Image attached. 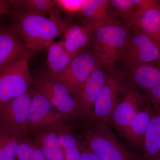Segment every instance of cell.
<instances>
[{
    "label": "cell",
    "instance_id": "obj_1",
    "mask_svg": "<svg viewBox=\"0 0 160 160\" xmlns=\"http://www.w3.org/2000/svg\"><path fill=\"white\" fill-rule=\"evenodd\" d=\"M10 28L30 51L42 50L71 25L61 14L47 16L23 9L13 10Z\"/></svg>",
    "mask_w": 160,
    "mask_h": 160
},
{
    "label": "cell",
    "instance_id": "obj_2",
    "mask_svg": "<svg viewBox=\"0 0 160 160\" xmlns=\"http://www.w3.org/2000/svg\"><path fill=\"white\" fill-rule=\"evenodd\" d=\"M129 29L126 24L117 20L95 29L91 42L92 50L99 59L101 66L112 70L129 35Z\"/></svg>",
    "mask_w": 160,
    "mask_h": 160
},
{
    "label": "cell",
    "instance_id": "obj_3",
    "mask_svg": "<svg viewBox=\"0 0 160 160\" xmlns=\"http://www.w3.org/2000/svg\"><path fill=\"white\" fill-rule=\"evenodd\" d=\"M118 61L129 72L138 66L160 62V49L146 35L129 29Z\"/></svg>",
    "mask_w": 160,
    "mask_h": 160
},
{
    "label": "cell",
    "instance_id": "obj_4",
    "mask_svg": "<svg viewBox=\"0 0 160 160\" xmlns=\"http://www.w3.org/2000/svg\"><path fill=\"white\" fill-rule=\"evenodd\" d=\"M29 56L0 71V110L12 100L29 91L32 78L29 69Z\"/></svg>",
    "mask_w": 160,
    "mask_h": 160
},
{
    "label": "cell",
    "instance_id": "obj_5",
    "mask_svg": "<svg viewBox=\"0 0 160 160\" xmlns=\"http://www.w3.org/2000/svg\"><path fill=\"white\" fill-rule=\"evenodd\" d=\"M101 66L99 59L92 49L73 58L62 74L56 79L75 97L80 93L92 72Z\"/></svg>",
    "mask_w": 160,
    "mask_h": 160
},
{
    "label": "cell",
    "instance_id": "obj_6",
    "mask_svg": "<svg viewBox=\"0 0 160 160\" xmlns=\"http://www.w3.org/2000/svg\"><path fill=\"white\" fill-rule=\"evenodd\" d=\"M34 89L45 97L52 105L62 114L72 115L78 111L74 97L63 84L42 72L32 78Z\"/></svg>",
    "mask_w": 160,
    "mask_h": 160
},
{
    "label": "cell",
    "instance_id": "obj_7",
    "mask_svg": "<svg viewBox=\"0 0 160 160\" xmlns=\"http://www.w3.org/2000/svg\"><path fill=\"white\" fill-rule=\"evenodd\" d=\"M129 87L123 72L111 70L95 103L94 116L103 121L111 120L115 109Z\"/></svg>",
    "mask_w": 160,
    "mask_h": 160
},
{
    "label": "cell",
    "instance_id": "obj_8",
    "mask_svg": "<svg viewBox=\"0 0 160 160\" xmlns=\"http://www.w3.org/2000/svg\"><path fill=\"white\" fill-rule=\"evenodd\" d=\"M89 150L101 160H134L106 125H100L87 136Z\"/></svg>",
    "mask_w": 160,
    "mask_h": 160
},
{
    "label": "cell",
    "instance_id": "obj_9",
    "mask_svg": "<svg viewBox=\"0 0 160 160\" xmlns=\"http://www.w3.org/2000/svg\"><path fill=\"white\" fill-rule=\"evenodd\" d=\"M65 115L55 109L42 93L34 89L27 118V129H35L56 125L64 120Z\"/></svg>",
    "mask_w": 160,
    "mask_h": 160
},
{
    "label": "cell",
    "instance_id": "obj_10",
    "mask_svg": "<svg viewBox=\"0 0 160 160\" xmlns=\"http://www.w3.org/2000/svg\"><path fill=\"white\" fill-rule=\"evenodd\" d=\"M32 91L12 100L0 110V125L21 135L27 130V118Z\"/></svg>",
    "mask_w": 160,
    "mask_h": 160
},
{
    "label": "cell",
    "instance_id": "obj_11",
    "mask_svg": "<svg viewBox=\"0 0 160 160\" xmlns=\"http://www.w3.org/2000/svg\"><path fill=\"white\" fill-rule=\"evenodd\" d=\"M110 71L99 66L92 72L80 93L74 97L78 111L87 117L93 113L95 103Z\"/></svg>",
    "mask_w": 160,
    "mask_h": 160
},
{
    "label": "cell",
    "instance_id": "obj_12",
    "mask_svg": "<svg viewBox=\"0 0 160 160\" xmlns=\"http://www.w3.org/2000/svg\"><path fill=\"white\" fill-rule=\"evenodd\" d=\"M145 98L138 89L129 87L112 116L111 120L118 130L123 132L138 112L146 107Z\"/></svg>",
    "mask_w": 160,
    "mask_h": 160
},
{
    "label": "cell",
    "instance_id": "obj_13",
    "mask_svg": "<svg viewBox=\"0 0 160 160\" xmlns=\"http://www.w3.org/2000/svg\"><path fill=\"white\" fill-rule=\"evenodd\" d=\"M30 50L10 28L0 29V71L12 63L30 55Z\"/></svg>",
    "mask_w": 160,
    "mask_h": 160
},
{
    "label": "cell",
    "instance_id": "obj_14",
    "mask_svg": "<svg viewBox=\"0 0 160 160\" xmlns=\"http://www.w3.org/2000/svg\"><path fill=\"white\" fill-rule=\"evenodd\" d=\"M129 29L146 35L160 49V5L136 12L126 24Z\"/></svg>",
    "mask_w": 160,
    "mask_h": 160
},
{
    "label": "cell",
    "instance_id": "obj_15",
    "mask_svg": "<svg viewBox=\"0 0 160 160\" xmlns=\"http://www.w3.org/2000/svg\"><path fill=\"white\" fill-rule=\"evenodd\" d=\"M101 25H71L63 34L66 51L75 57L86 50L94 30Z\"/></svg>",
    "mask_w": 160,
    "mask_h": 160
},
{
    "label": "cell",
    "instance_id": "obj_16",
    "mask_svg": "<svg viewBox=\"0 0 160 160\" xmlns=\"http://www.w3.org/2000/svg\"><path fill=\"white\" fill-rule=\"evenodd\" d=\"M78 15L83 25H102L116 20L110 12L108 0H85Z\"/></svg>",
    "mask_w": 160,
    "mask_h": 160
},
{
    "label": "cell",
    "instance_id": "obj_17",
    "mask_svg": "<svg viewBox=\"0 0 160 160\" xmlns=\"http://www.w3.org/2000/svg\"><path fill=\"white\" fill-rule=\"evenodd\" d=\"M47 73L57 79L62 74L75 57L66 51L63 40L53 42L46 47Z\"/></svg>",
    "mask_w": 160,
    "mask_h": 160
},
{
    "label": "cell",
    "instance_id": "obj_18",
    "mask_svg": "<svg viewBox=\"0 0 160 160\" xmlns=\"http://www.w3.org/2000/svg\"><path fill=\"white\" fill-rule=\"evenodd\" d=\"M152 109L146 106L140 110L122 132L125 137L131 143L143 145L149 122L155 112Z\"/></svg>",
    "mask_w": 160,
    "mask_h": 160
},
{
    "label": "cell",
    "instance_id": "obj_19",
    "mask_svg": "<svg viewBox=\"0 0 160 160\" xmlns=\"http://www.w3.org/2000/svg\"><path fill=\"white\" fill-rule=\"evenodd\" d=\"M129 73L131 81L140 88L148 90L160 86V66L157 62L138 66Z\"/></svg>",
    "mask_w": 160,
    "mask_h": 160
},
{
    "label": "cell",
    "instance_id": "obj_20",
    "mask_svg": "<svg viewBox=\"0 0 160 160\" xmlns=\"http://www.w3.org/2000/svg\"><path fill=\"white\" fill-rule=\"evenodd\" d=\"M145 160L160 158V112H154L145 135L143 145Z\"/></svg>",
    "mask_w": 160,
    "mask_h": 160
},
{
    "label": "cell",
    "instance_id": "obj_21",
    "mask_svg": "<svg viewBox=\"0 0 160 160\" xmlns=\"http://www.w3.org/2000/svg\"><path fill=\"white\" fill-rule=\"evenodd\" d=\"M12 8L23 9L47 16L61 14L55 0H12Z\"/></svg>",
    "mask_w": 160,
    "mask_h": 160
},
{
    "label": "cell",
    "instance_id": "obj_22",
    "mask_svg": "<svg viewBox=\"0 0 160 160\" xmlns=\"http://www.w3.org/2000/svg\"><path fill=\"white\" fill-rule=\"evenodd\" d=\"M21 135L0 126V160H15Z\"/></svg>",
    "mask_w": 160,
    "mask_h": 160
},
{
    "label": "cell",
    "instance_id": "obj_23",
    "mask_svg": "<svg viewBox=\"0 0 160 160\" xmlns=\"http://www.w3.org/2000/svg\"><path fill=\"white\" fill-rule=\"evenodd\" d=\"M39 144L46 160H66L56 132L48 131L41 134Z\"/></svg>",
    "mask_w": 160,
    "mask_h": 160
},
{
    "label": "cell",
    "instance_id": "obj_24",
    "mask_svg": "<svg viewBox=\"0 0 160 160\" xmlns=\"http://www.w3.org/2000/svg\"><path fill=\"white\" fill-rule=\"evenodd\" d=\"M59 142L66 160H79L82 151L75 138L64 130L58 132Z\"/></svg>",
    "mask_w": 160,
    "mask_h": 160
},
{
    "label": "cell",
    "instance_id": "obj_25",
    "mask_svg": "<svg viewBox=\"0 0 160 160\" xmlns=\"http://www.w3.org/2000/svg\"><path fill=\"white\" fill-rule=\"evenodd\" d=\"M16 158L18 160H46L41 147L26 140L20 142Z\"/></svg>",
    "mask_w": 160,
    "mask_h": 160
},
{
    "label": "cell",
    "instance_id": "obj_26",
    "mask_svg": "<svg viewBox=\"0 0 160 160\" xmlns=\"http://www.w3.org/2000/svg\"><path fill=\"white\" fill-rule=\"evenodd\" d=\"M109 6L113 16L114 15L117 17L126 20V22L135 13L132 0H111L109 1Z\"/></svg>",
    "mask_w": 160,
    "mask_h": 160
},
{
    "label": "cell",
    "instance_id": "obj_27",
    "mask_svg": "<svg viewBox=\"0 0 160 160\" xmlns=\"http://www.w3.org/2000/svg\"><path fill=\"white\" fill-rule=\"evenodd\" d=\"M61 12L67 14H78L82 9L85 0H55Z\"/></svg>",
    "mask_w": 160,
    "mask_h": 160
},
{
    "label": "cell",
    "instance_id": "obj_28",
    "mask_svg": "<svg viewBox=\"0 0 160 160\" xmlns=\"http://www.w3.org/2000/svg\"><path fill=\"white\" fill-rule=\"evenodd\" d=\"M135 12L144 11L147 9L159 6V1L155 0H132Z\"/></svg>",
    "mask_w": 160,
    "mask_h": 160
},
{
    "label": "cell",
    "instance_id": "obj_29",
    "mask_svg": "<svg viewBox=\"0 0 160 160\" xmlns=\"http://www.w3.org/2000/svg\"><path fill=\"white\" fill-rule=\"evenodd\" d=\"M146 93L155 111L160 112V86L147 90Z\"/></svg>",
    "mask_w": 160,
    "mask_h": 160
},
{
    "label": "cell",
    "instance_id": "obj_30",
    "mask_svg": "<svg viewBox=\"0 0 160 160\" xmlns=\"http://www.w3.org/2000/svg\"><path fill=\"white\" fill-rule=\"evenodd\" d=\"M13 9L9 1L0 0V16L3 15L12 16Z\"/></svg>",
    "mask_w": 160,
    "mask_h": 160
},
{
    "label": "cell",
    "instance_id": "obj_31",
    "mask_svg": "<svg viewBox=\"0 0 160 160\" xmlns=\"http://www.w3.org/2000/svg\"><path fill=\"white\" fill-rule=\"evenodd\" d=\"M79 160H101L93 154L90 150H85L82 151L81 157Z\"/></svg>",
    "mask_w": 160,
    "mask_h": 160
},
{
    "label": "cell",
    "instance_id": "obj_32",
    "mask_svg": "<svg viewBox=\"0 0 160 160\" xmlns=\"http://www.w3.org/2000/svg\"><path fill=\"white\" fill-rule=\"evenodd\" d=\"M157 63H158V64H159V65H160V62H157Z\"/></svg>",
    "mask_w": 160,
    "mask_h": 160
},
{
    "label": "cell",
    "instance_id": "obj_33",
    "mask_svg": "<svg viewBox=\"0 0 160 160\" xmlns=\"http://www.w3.org/2000/svg\"><path fill=\"white\" fill-rule=\"evenodd\" d=\"M160 160V158L157 159H155V160Z\"/></svg>",
    "mask_w": 160,
    "mask_h": 160
},
{
    "label": "cell",
    "instance_id": "obj_34",
    "mask_svg": "<svg viewBox=\"0 0 160 160\" xmlns=\"http://www.w3.org/2000/svg\"><path fill=\"white\" fill-rule=\"evenodd\" d=\"M159 2L160 3V1H159Z\"/></svg>",
    "mask_w": 160,
    "mask_h": 160
},
{
    "label": "cell",
    "instance_id": "obj_35",
    "mask_svg": "<svg viewBox=\"0 0 160 160\" xmlns=\"http://www.w3.org/2000/svg\"><path fill=\"white\" fill-rule=\"evenodd\" d=\"M1 29V28H0V29Z\"/></svg>",
    "mask_w": 160,
    "mask_h": 160
}]
</instances>
